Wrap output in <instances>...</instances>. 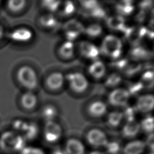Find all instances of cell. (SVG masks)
Instances as JSON below:
<instances>
[{
    "label": "cell",
    "instance_id": "obj_8",
    "mask_svg": "<svg viewBox=\"0 0 154 154\" xmlns=\"http://www.w3.org/2000/svg\"><path fill=\"white\" fill-rule=\"evenodd\" d=\"M78 51L82 58L91 61L99 59L100 54L99 48L88 40H83L79 43Z\"/></svg>",
    "mask_w": 154,
    "mask_h": 154
},
{
    "label": "cell",
    "instance_id": "obj_30",
    "mask_svg": "<svg viewBox=\"0 0 154 154\" xmlns=\"http://www.w3.org/2000/svg\"><path fill=\"white\" fill-rule=\"evenodd\" d=\"M26 2L27 0H8L7 4L10 11L18 13L25 8Z\"/></svg>",
    "mask_w": 154,
    "mask_h": 154
},
{
    "label": "cell",
    "instance_id": "obj_27",
    "mask_svg": "<svg viewBox=\"0 0 154 154\" xmlns=\"http://www.w3.org/2000/svg\"><path fill=\"white\" fill-rule=\"evenodd\" d=\"M122 81V77L117 72L112 73L108 76L105 81V86L108 88L114 89L117 88Z\"/></svg>",
    "mask_w": 154,
    "mask_h": 154
},
{
    "label": "cell",
    "instance_id": "obj_32",
    "mask_svg": "<svg viewBox=\"0 0 154 154\" xmlns=\"http://www.w3.org/2000/svg\"><path fill=\"white\" fill-rule=\"evenodd\" d=\"M131 55L135 60H143L147 57L148 52L143 47L135 46V47L131 49Z\"/></svg>",
    "mask_w": 154,
    "mask_h": 154
},
{
    "label": "cell",
    "instance_id": "obj_41",
    "mask_svg": "<svg viewBox=\"0 0 154 154\" xmlns=\"http://www.w3.org/2000/svg\"><path fill=\"white\" fill-rule=\"evenodd\" d=\"M2 34H3V29H2V28L1 27V26H0V39L2 36Z\"/></svg>",
    "mask_w": 154,
    "mask_h": 154
},
{
    "label": "cell",
    "instance_id": "obj_20",
    "mask_svg": "<svg viewBox=\"0 0 154 154\" xmlns=\"http://www.w3.org/2000/svg\"><path fill=\"white\" fill-rule=\"evenodd\" d=\"M65 152L67 154H85L84 144L77 138L69 139L65 146Z\"/></svg>",
    "mask_w": 154,
    "mask_h": 154
},
{
    "label": "cell",
    "instance_id": "obj_3",
    "mask_svg": "<svg viewBox=\"0 0 154 154\" xmlns=\"http://www.w3.org/2000/svg\"><path fill=\"white\" fill-rule=\"evenodd\" d=\"M25 140L14 131H7L0 138V147L5 152H17L24 148Z\"/></svg>",
    "mask_w": 154,
    "mask_h": 154
},
{
    "label": "cell",
    "instance_id": "obj_14",
    "mask_svg": "<svg viewBox=\"0 0 154 154\" xmlns=\"http://www.w3.org/2000/svg\"><path fill=\"white\" fill-rule=\"evenodd\" d=\"M141 130L140 123L135 119L125 121L122 129V136L126 138L135 137Z\"/></svg>",
    "mask_w": 154,
    "mask_h": 154
},
{
    "label": "cell",
    "instance_id": "obj_40",
    "mask_svg": "<svg viewBox=\"0 0 154 154\" xmlns=\"http://www.w3.org/2000/svg\"><path fill=\"white\" fill-rule=\"evenodd\" d=\"M89 154H104V153L100 151H93V152H91V153H90Z\"/></svg>",
    "mask_w": 154,
    "mask_h": 154
},
{
    "label": "cell",
    "instance_id": "obj_4",
    "mask_svg": "<svg viewBox=\"0 0 154 154\" xmlns=\"http://www.w3.org/2000/svg\"><path fill=\"white\" fill-rule=\"evenodd\" d=\"M66 82L74 93L81 94L85 91L90 83L87 76L80 72H71L65 75Z\"/></svg>",
    "mask_w": 154,
    "mask_h": 154
},
{
    "label": "cell",
    "instance_id": "obj_12",
    "mask_svg": "<svg viewBox=\"0 0 154 154\" xmlns=\"http://www.w3.org/2000/svg\"><path fill=\"white\" fill-rule=\"evenodd\" d=\"M125 37L126 39L135 46L147 34V30L142 26H132L129 28H126L125 31Z\"/></svg>",
    "mask_w": 154,
    "mask_h": 154
},
{
    "label": "cell",
    "instance_id": "obj_18",
    "mask_svg": "<svg viewBox=\"0 0 154 154\" xmlns=\"http://www.w3.org/2000/svg\"><path fill=\"white\" fill-rule=\"evenodd\" d=\"M20 102L25 109L29 111L35 108L38 103V98L33 91H26L22 94Z\"/></svg>",
    "mask_w": 154,
    "mask_h": 154
},
{
    "label": "cell",
    "instance_id": "obj_38",
    "mask_svg": "<svg viewBox=\"0 0 154 154\" xmlns=\"http://www.w3.org/2000/svg\"><path fill=\"white\" fill-rule=\"evenodd\" d=\"M21 154H45L42 149L35 147H24L21 150Z\"/></svg>",
    "mask_w": 154,
    "mask_h": 154
},
{
    "label": "cell",
    "instance_id": "obj_11",
    "mask_svg": "<svg viewBox=\"0 0 154 154\" xmlns=\"http://www.w3.org/2000/svg\"><path fill=\"white\" fill-rule=\"evenodd\" d=\"M87 70L91 78L96 80H99L105 76L106 67L102 61L97 59L91 61Z\"/></svg>",
    "mask_w": 154,
    "mask_h": 154
},
{
    "label": "cell",
    "instance_id": "obj_5",
    "mask_svg": "<svg viewBox=\"0 0 154 154\" xmlns=\"http://www.w3.org/2000/svg\"><path fill=\"white\" fill-rule=\"evenodd\" d=\"M85 26L74 19L67 20L63 26V34L67 40L74 42L84 32Z\"/></svg>",
    "mask_w": 154,
    "mask_h": 154
},
{
    "label": "cell",
    "instance_id": "obj_13",
    "mask_svg": "<svg viewBox=\"0 0 154 154\" xmlns=\"http://www.w3.org/2000/svg\"><path fill=\"white\" fill-rule=\"evenodd\" d=\"M154 106V98L152 94H146L138 97L135 104V109L143 113L152 111Z\"/></svg>",
    "mask_w": 154,
    "mask_h": 154
},
{
    "label": "cell",
    "instance_id": "obj_37",
    "mask_svg": "<svg viewBox=\"0 0 154 154\" xmlns=\"http://www.w3.org/2000/svg\"><path fill=\"white\" fill-rule=\"evenodd\" d=\"M78 1L85 10L88 11L99 4L97 0H78Z\"/></svg>",
    "mask_w": 154,
    "mask_h": 154
},
{
    "label": "cell",
    "instance_id": "obj_1",
    "mask_svg": "<svg viewBox=\"0 0 154 154\" xmlns=\"http://www.w3.org/2000/svg\"><path fill=\"white\" fill-rule=\"evenodd\" d=\"M123 48V42L119 37L114 34H108L102 39L99 50L100 54L116 60L121 57Z\"/></svg>",
    "mask_w": 154,
    "mask_h": 154
},
{
    "label": "cell",
    "instance_id": "obj_29",
    "mask_svg": "<svg viewBox=\"0 0 154 154\" xmlns=\"http://www.w3.org/2000/svg\"><path fill=\"white\" fill-rule=\"evenodd\" d=\"M117 9L119 13V15H128L134 11V5L132 2L122 0L117 6Z\"/></svg>",
    "mask_w": 154,
    "mask_h": 154
},
{
    "label": "cell",
    "instance_id": "obj_31",
    "mask_svg": "<svg viewBox=\"0 0 154 154\" xmlns=\"http://www.w3.org/2000/svg\"><path fill=\"white\" fill-rule=\"evenodd\" d=\"M140 82L143 88H152L153 85V73L152 71H146L141 76Z\"/></svg>",
    "mask_w": 154,
    "mask_h": 154
},
{
    "label": "cell",
    "instance_id": "obj_15",
    "mask_svg": "<svg viewBox=\"0 0 154 154\" xmlns=\"http://www.w3.org/2000/svg\"><path fill=\"white\" fill-rule=\"evenodd\" d=\"M59 20L53 13L46 12L38 18V24L45 29L54 30L58 28Z\"/></svg>",
    "mask_w": 154,
    "mask_h": 154
},
{
    "label": "cell",
    "instance_id": "obj_36",
    "mask_svg": "<svg viewBox=\"0 0 154 154\" xmlns=\"http://www.w3.org/2000/svg\"><path fill=\"white\" fill-rule=\"evenodd\" d=\"M143 88V87L141 84V83L140 82V81H138V82H134L131 83L129 85V87L127 88V90L130 93V94L131 95V94H137L138 92H140L142 90Z\"/></svg>",
    "mask_w": 154,
    "mask_h": 154
},
{
    "label": "cell",
    "instance_id": "obj_34",
    "mask_svg": "<svg viewBox=\"0 0 154 154\" xmlns=\"http://www.w3.org/2000/svg\"><path fill=\"white\" fill-rule=\"evenodd\" d=\"M89 13L92 17L96 19H102L106 16V11L105 9L100 5L99 4L90 10Z\"/></svg>",
    "mask_w": 154,
    "mask_h": 154
},
{
    "label": "cell",
    "instance_id": "obj_28",
    "mask_svg": "<svg viewBox=\"0 0 154 154\" xmlns=\"http://www.w3.org/2000/svg\"><path fill=\"white\" fill-rule=\"evenodd\" d=\"M62 0H41L42 8L48 13L58 11Z\"/></svg>",
    "mask_w": 154,
    "mask_h": 154
},
{
    "label": "cell",
    "instance_id": "obj_42",
    "mask_svg": "<svg viewBox=\"0 0 154 154\" xmlns=\"http://www.w3.org/2000/svg\"><path fill=\"white\" fill-rule=\"evenodd\" d=\"M126 1H131V2H132V0H126Z\"/></svg>",
    "mask_w": 154,
    "mask_h": 154
},
{
    "label": "cell",
    "instance_id": "obj_10",
    "mask_svg": "<svg viewBox=\"0 0 154 154\" xmlns=\"http://www.w3.org/2000/svg\"><path fill=\"white\" fill-rule=\"evenodd\" d=\"M66 82V76L62 72L55 71L49 73L46 78L45 84L49 90L57 91L63 88Z\"/></svg>",
    "mask_w": 154,
    "mask_h": 154
},
{
    "label": "cell",
    "instance_id": "obj_9",
    "mask_svg": "<svg viewBox=\"0 0 154 154\" xmlns=\"http://www.w3.org/2000/svg\"><path fill=\"white\" fill-rule=\"evenodd\" d=\"M86 140L90 146L95 148L105 147L109 141L106 134L98 128L90 129L86 134Z\"/></svg>",
    "mask_w": 154,
    "mask_h": 154
},
{
    "label": "cell",
    "instance_id": "obj_22",
    "mask_svg": "<svg viewBox=\"0 0 154 154\" xmlns=\"http://www.w3.org/2000/svg\"><path fill=\"white\" fill-rule=\"evenodd\" d=\"M106 25L111 30L117 31H124L126 28L125 26V20L123 16L119 14L107 18Z\"/></svg>",
    "mask_w": 154,
    "mask_h": 154
},
{
    "label": "cell",
    "instance_id": "obj_26",
    "mask_svg": "<svg viewBox=\"0 0 154 154\" xmlns=\"http://www.w3.org/2000/svg\"><path fill=\"white\" fill-rule=\"evenodd\" d=\"M57 115V108L55 105L51 103L45 105L42 110V116L46 122L54 121Z\"/></svg>",
    "mask_w": 154,
    "mask_h": 154
},
{
    "label": "cell",
    "instance_id": "obj_21",
    "mask_svg": "<svg viewBox=\"0 0 154 154\" xmlns=\"http://www.w3.org/2000/svg\"><path fill=\"white\" fill-rule=\"evenodd\" d=\"M146 142L134 140L128 143L123 149L124 154H142L146 149Z\"/></svg>",
    "mask_w": 154,
    "mask_h": 154
},
{
    "label": "cell",
    "instance_id": "obj_16",
    "mask_svg": "<svg viewBox=\"0 0 154 154\" xmlns=\"http://www.w3.org/2000/svg\"><path fill=\"white\" fill-rule=\"evenodd\" d=\"M107 111V106L105 102L97 100L91 102L87 108L88 114L94 118H100L103 116Z\"/></svg>",
    "mask_w": 154,
    "mask_h": 154
},
{
    "label": "cell",
    "instance_id": "obj_25",
    "mask_svg": "<svg viewBox=\"0 0 154 154\" xmlns=\"http://www.w3.org/2000/svg\"><path fill=\"white\" fill-rule=\"evenodd\" d=\"M103 33V28L102 26L97 23H90L85 26L84 32L87 37L90 38H97L99 37Z\"/></svg>",
    "mask_w": 154,
    "mask_h": 154
},
{
    "label": "cell",
    "instance_id": "obj_24",
    "mask_svg": "<svg viewBox=\"0 0 154 154\" xmlns=\"http://www.w3.org/2000/svg\"><path fill=\"white\" fill-rule=\"evenodd\" d=\"M123 112L120 111H114L108 114L106 117V124L111 128H117L124 120Z\"/></svg>",
    "mask_w": 154,
    "mask_h": 154
},
{
    "label": "cell",
    "instance_id": "obj_23",
    "mask_svg": "<svg viewBox=\"0 0 154 154\" xmlns=\"http://www.w3.org/2000/svg\"><path fill=\"white\" fill-rule=\"evenodd\" d=\"M77 7L73 1L64 0L61 1L58 11L64 17H70L75 13Z\"/></svg>",
    "mask_w": 154,
    "mask_h": 154
},
{
    "label": "cell",
    "instance_id": "obj_19",
    "mask_svg": "<svg viewBox=\"0 0 154 154\" xmlns=\"http://www.w3.org/2000/svg\"><path fill=\"white\" fill-rule=\"evenodd\" d=\"M76 52V46L74 42L65 40L62 42L58 49V55L63 59H70L74 57Z\"/></svg>",
    "mask_w": 154,
    "mask_h": 154
},
{
    "label": "cell",
    "instance_id": "obj_2",
    "mask_svg": "<svg viewBox=\"0 0 154 154\" xmlns=\"http://www.w3.org/2000/svg\"><path fill=\"white\" fill-rule=\"evenodd\" d=\"M17 79L20 84L27 91H33L38 85V76L36 71L32 67L25 65L17 70Z\"/></svg>",
    "mask_w": 154,
    "mask_h": 154
},
{
    "label": "cell",
    "instance_id": "obj_39",
    "mask_svg": "<svg viewBox=\"0 0 154 154\" xmlns=\"http://www.w3.org/2000/svg\"><path fill=\"white\" fill-rule=\"evenodd\" d=\"M52 154H67L65 150H63L61 149H57L53 152Z\"/></svg>",
    "mask_w": 154,
    "mask_h": 154
},
{
    "label": "cell",
    "instance_id": "obj_6",
    "mask_svg": "<svg viewBox=\"0 0 154 154\" xmlns=\"http://www.w3.org/2000/svg\"><path fill=\"white\" fill-rule=\"evenodd\" d=\"M63 135L61 126L54 121L46 122L43 128V137L45 140L49 143H54L60 140Z\"/></svg>",
    "mask_w": 154,
    "mask_h": 154
},
{
    "label": "cell",
    "instance_id": "obj_17",
    "mask_svg": "<svg viewBox=\"0 0 154 154\" xmlns=\"http://www.w3.org/2000/svg\"><path fill=\"white\" fill-rule=\"evenodd\" d=\"M11 38L19 43H26L33 37L32 31L26 27H20L13 30L10 34Z\"/></svg>",
    "mask_w": 154,
    "mask_h": 154
},
{
    "label": "cell",
    "instance_id": "obj_35",
    "mask_svg": "<svg viewBox=\"0 0 154 154\" xmlns=\"http://www.w3.org/2000/svg\"><path fill=\"white\" fill-rule=\"evenodd\" d=\"M105 148L108 154H119L120 151V146L117 141H108Z\"/></svg>",
    "mask_w": 154,
    "mask_h": 154
},
{
    "label": "cell",
    "instance_id": "obj_7",
    "mask_svg": "<svg viewBox=\"0 0 154 154\" xmlns=\"http://www.w3.org/2000/svg\"><path fill=\"white\" fill-rule=\"evenodd\" d=\"M131 94L126 88H116L109 93L108 97L109 104L115 107L126 106Z\"/></svg>",
    "mask_w": 154,
    "mask_h": 154
},
{
    "label": "cell",
    "instance_id": "obj_33",
    "mask_svg": "<svg viewBox=\"0 0 154 154\" xmlns=\"http://www.w3.org/2000/svg\"><path fill=\"white\" fill-rule=\"evenodd\" d=\"M141 129L146 133H152L153 131V119L152 116H147L140 123Z\"/></svg>",
    "mask_w": 154,
    "mask_h": 154
}]
</instances>
